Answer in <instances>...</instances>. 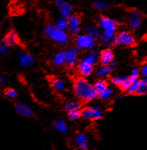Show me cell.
Masks as SVG:
<instances>
[{
	"instance_id": "obj_1",
	"label": "cell",
	"mask_w": 147,
	"mask_h": 150,
	"mask_svg": "<svg viewBox=\"0 0 147 150\" xmlns=\"http://www.w3.org/2000/svg\"><path fill=\"white\" fill-rule=\"evenodd\" d=\"M73 93L80 101L91 102L98 97V94L87 79L82 77L75 79L73 84Z\"/></svg>"
},
{
	"instance_id": "obj_2",
	"label": "cell",
	"mask_w": 147,
	"mask_h": 150,
	"mask_svg": "<svg viewBox=\"0 0 147 150\" xmlns=\"http://www.w3.org/2000/svg\"><path fill=\"white\" fill-rule=\"evenodd\" d=\"M99 62V52L93 50L89 51L81 58L77 66L78 71L81 77L87 79L94 73V67Z\"/></svg>"
},
{
	"instance_id": "obj_3",
	"label": "cell",
	"mask_w": 147,
	"mask_h": 150,
	"mask_svg": "<svg viewBox=\"0 0 147 150\" xmlns=\"http://www.w3.org/2000/svg\"><path fill=\"white\" fill-rule=\"evenodd\" d=\"M145 15L141 11L132 9L128 12L127 16V23L130 31H138L143 24Z\"/></svg>"
},
{
	"instance_id": "obj_4",
	"label": "cell",
	"mask_w": 147,
	"mask_h": 150,
	"mask_svg": "<svg viewBox=\"0 0 147 150\" xmlns=\"http://www.w3.org/2000/svg\"><path fill=\"white\" fill-rule=\"evenodd\" d=\"M97 25L101 30L103 33L110 36H117L118 24L116 20L107 16L101 15L98 18Z\"/></svg>"
},
{
	"instance_id": "obj_5",
	"label": "cell",
	"mask_w": 147,
	"mask_h": 150,
	"mask_svg": "<svg viewBox=\"0 0 147 150\" xmlns=\"http://www.w3.org/2000/svg\"><path fill=\"white\" fill-rule=\"evenodd\" d=\"M75 47L80 50H87V52L95 50L96 47V40L90 37L86 33L79 34L74 39Z\"/></svg>"
},
{
	"instance_id": "obj_6",
	"label": "cell",
	"mask_w": 147,
	"mask_h": 150,
	"mask_svg": "<svg viewBox=\"0 0 147 150\" xmlns=\"http://www.w3.org/2000/svg\"><path fill=\"white\" fill-rule=\"evenodd\" d=\"M81 118L87 121H97L101 119L104 117V112L99 105L93 104L82 108Z\"/></svg>"
},
{
	"instance_id": "obj_7",
	"label": "cell",
	"mask_w": 147,
	"mask_h": 150,
	"mask_svg": "<svg viewBox=\"0 0 147 150\" xmlns=\"http://www.w3.org/2000/svg\"><path fill=\"white\" fill-rule=\"evenodd\" d=\"M81 50L76 47H70L65 50V66L68 68H74L79 63Z\"/></svg>"
},
{
	"instance_id": "obj_8",
	"label": "cell",
	"mask_w": 147,
	"mask_h": 150,
	"mask_svg": "<svg viewBox=\"0 0 147 150\" xmlns=\"http://www.w3.org/2000/svg\"><path fill=\"white\" fill-rule=\"evenodd\" d=\"M135 45V38L130 30H121L116 36V45L130 47Z\"/></svg>"
},
{
	"instance_id": "obj_9",
	"label": "cell",
	"mask_w": 147,
	"mask_h": 150,
	"mask_svg": "<svg viewBox=\"0 0 147 150\" xmlns=\"http://www.w3.org/2000/svg\"><path fill=\"white\" fill-rule=\"evenodd\" d=\"M48 39H50L53 43L61 47H66L70 44V35L67 32L59 30L55 28L53 32L48 36Z\"/></svg>"
},
{
	"instance_id": "obj_10",
	"label": "cell",
	"mask_w": 147,
	"mask_h": 150,
	"mask_svg": "<svg viewBox=\"0 0 147 150\" xmlns=\"http://www.w3.org/2000/svg\"><path fill=\"white\" fill-rule=\"evenodd\" d=\"M67 22H68V31L70 34L76 36L81 34L80 33L81 31L82 25H81V19L78 14L73 13L67 19Z\"/></svg>"
},
{
	"instance_id": "obj_11",
	"label": "cell",
	"mask_w": 147,
	"mask_h": 150,
	"mask_svg": "<svg viewBox=\"0 0 147 150\" xmlns=\"http://www.w3.org/2000/svg\"><path fill=\"white\" fill-rule=\"evenodd\" d=\"M54 2L59 8V13L61 17L68 19L73 14L74 8L71 3L64 0H55Z\"/></svg>"
},
{
	"instance_id": "obj_12",
	"label": "cell",
	"mask_w": 147,
	"mask_h": 150,
	"mask_svg": "<svg viewBox=\"0 0 147 150\" xmlns=\"http://www.w3.org/2000/svg\"><path fill=\"white\" fill-rule=\"evenodd\" d=\"M52 88L56 93L63 95L68 90V84L64 79L60 77H53L50 80Z\"/></svg>"
},
{
	"instance_id": "obj_13",
	"label": "cell",
	"mask_w": 147,
	"mask_h": 150,
	"mask_svg": "<svg viewBox=\"0 0 147 150\" xmlns=\"http://www.w3.org/2000/svg\"><path fill=\"white\" fill-rule=\"evenodd\" d=\"M15 111L25 118H33L35 116V112L32 106L28 104L17 103L15 104Z\"/></svg>"
},
{
	"instance_id": "obj_14",
	"label": "cell",
	"mask_w": 147,
	"mask_h": 150,
	"mask_svg": "<svg viewBox=\"0 0 147 150\" xmlns=\"http://www.w3.org/2000/svg\"><path fill=\"white\" fill-rule=\"evenodd\" d=\"M19 59V66L24 68H28L33 66L35 63L34 57L28 52H24L22 50H19L18 52Z\"/></svg>"
},
{
	"instance_id": "obj_15",
	"label": "cell",
	"mask_w": 147,
	"mask_h": 150,
	"mask_svg": "<svg viewBox=\"0 0 147 150\" xmlns=\"http://www.w3.org/2000/svg\"><path fill=\"white\" fill-rule=\"evenodd\" d=\"M115 60V54L112 48H104L99 52V62L101 65H110Z\"/></svg>"
},
{
	"instance_id": "obj_16",
	"label": "cell",
	"mask_w": 147,
	"mask_h": 150,
	"mask_svg": "<svg viewBox=\"0 0 147 150\" xmlns=\"http://www.w3.org/2000/svg\"><path fill=\"white\" fill-rule=\"evenodd\" d=\"M74 144L78 148L87 150L89 148V141L87 134L84 132H79L74 137Z\"/></svg>"
},
{
	"instance_id": "obj_17",
	"label": "cell",
	"mask_w": 147,
	"mask_h": 150,
	"mask_svg": "<svg viewBox=\"0 0 147 150\" xmlns=\"http://www.w3.org/2000/svg\"><path fill=\"white\" fill-rule=\"evenodd\" d=\"M64 109L67 113L74 111H81L82 110V103L79 100H70L64 103Z\"/></svg>"
},
{
	"instance_id": "obj_18",
	"label": "cell",
	"mask_w": 147,
	"mask_h": 150,
	"mask_svg": "<svg viewBox=\"0 0 147 150\" xmlns=\"http://www.w3.org/2000/svg\"><path fill=\"white\" fill-rule=\"evenodd\" d=\"M100 45H102L104 48H112L116 45V36H110L102 33L99 39Z\"/></svg>"
},
{
	"instance_id": "obj_19",
	"label": "cell",
	"mask_w": 147,
	"mask_h": 150,
	"mask_svg": "<svg viewBox=\"0 0 147 150\" xmlns=\"http://www.w3.org/2000/svg\"><path fill=\"white\" fill-rule=\"evenodd\" d=\"M3 42L8 45V47H14L19 43V37L16 32L15 30L11 29L8 32L5 36Z\"/></svg>"
},
{
	"instance_id": "obj_20",
	"label": "cell",
	"mask_w": 147,
	"mask_h": 150,
	"mask_svg": "<svg viewBox=\"0 0 147 150\" xmlns=\"http://www.w3.org/2000/svg\"><path fill=\"white\" fill-rule=\"evenodd\" d=\"M85 33L94 39L95 40H98L102 36V31L98 28V25H88L85 29Z\"/></svg>"
},
{
	"instance_id": "obj_21",
	"label": "cell",
	"mask_w": 147,
	"mask_h": 150,
	"mask_svg": "<svg viewBox=\"0 0 147 150\" xmlns=\"http://www.w3.org/2000/svg\"><path fill=\"white\" fill-rule=\"evenodd\" d=\"M112 71L113 68L110 65H101L96 70V76L100 79H105L111 76Z\"/></svg>"
},
{
	"instance_id": "obj_22",
	"label": "cell",
	"mask_w": 147,
	"mask_h": 150,
	"mask_svg": "<svg viewBox=\"0 0 147 150\" xmlns=\"http://www.w3.org/2000/svg\"><path fill=\"white\" fill-rule=\"evenodd\" d=\"M52 64L56 67H61L65 65V50H59L53 56Z\"/></svg>"
},
{
	"instance_id": "obj_23",
	"label": "cell",
	"mask_w": 147,
	"mask_h": 150,
	"mask_svg": "<svg viewBox=\"0 0 147 150\" xmlns=\"http://www.w3.org/2000/svg\"><path fill=\"white\" fill-rule=\"evenodd\" d=\"M53 127L56 130H57L59 132L64 134V135H67L69 132V127L67 124L66 121L61 118L56 119L53 122Z\"/></svg>"
},
{
	"instance_id": "obj_24",
	"label": "cell",
	"mask_w": 147,
	"mask_h": 150,
	"mask_svg": "<svg viewBox=\"0 0 147 150\" xmlns=\"http://www.w3.org/2000/svg\"><path fill=\"white\" fill-rule=\"evenodd\" d=\"M93 87H94V89L95 90V91L97 92V93L98 95L101 94V93L105 91L107 89H108L110 87H109V83L107 82V81L102 79H98L97 81H95L94 84H93Z\"/></svg>"
},
{
	"instance_id": "obj_25",
	"label": "cell",
	"mask_w": 147,
	"mask_h": 150,
	"mask_svg": "<svg viewBox=\"0 0 147 150\" xmlns=\"http://www.w3.org/2000/svg\"><path fill=\"white\" fill-rule=\"evenodd\" d=\"M55 26H56V29L59 30L64 31V32H67L68 30V22H67V19H64V18L60 17L58 18L56 21V23L54 24Z\"/></svg>"
},
{
	"instance_id": "obj_26",
	"label": "cell",
	"mask_w": 147,
	"mask_h": 150,
	"mask_svg": "<svg viewBox=\"0 0 147 150\" xmlns=\"http://www.w3.org/2000/svg\"><path fill=\"white\" fill-rule=\"evenodd\" d=\"M139 81L140 86L136 93V96H146V95H147V79L146 78H141Z\"/></svg>"
},
{
	"instance_id": "obj_27",
	"label": "cell",
	"mask_w": 147,
	"mask_h": 150,
	"mask_svg": "<svg viewBox=\"0 0 147 150\" xmlns=\"http://www.w3.org/2000/svg\"><path fill=\"white\" fill-rule=\"evenodd\" d=\"M128 78L129 76H113L110 78V82L112 85L120 87Z\"/></svg>"
},
{
	"instance_id": "obj_28",
	"label": "cell",
	"mask_w": 147,
	"mask_h": 150,
	"mask_svg": "<svg viewBox=\"0 0 147 150\" xmlns=\"http://www.w3.org/2000/svg\"><path fill=\"white\" fill-rule=\"evenodd\" d=\"M113 95H114V90L111 87H109L105 91H104L101 94L98 95V98L101 99V101H108L113 97Z\"/></svg>"
},
{
	"instance_id": "obj_29",
	"label": "cell",
	"mask_w": 147,
	"mask_h": 150,
	"mask_svg": "<svg viewBox=\"0 0 147 150\" xmlns=\"http://www.w3.org/2000/svg\"><path fill=\"white\" fill-rule=\"evenodd\" d=\"M3 96L8 99H14L17 97L18 91L16 89L11 88V87H8L4 90Z\"/></svg>"
},
{
	"instance_id": "obj_30",
	"label": "cell",
	"mask_w": 147,
	"mask_h": 150,
	"mask_svg": "<svg viewBox=\"0 0 147 150\" xmlns=\"http://www.w3.org/2000/svg\"><path fill=\"white\" fill-rule=\"evenodd\" d=\"M93 7L98 11H104L108 8L109 4L104 1H95L93 3Z\"/></svg>"
},
{
	"instance_id": "obj_31",
	"label": "cell",
	"mask_w": 147,
	"mask_h": 150,
	"mask_svg": "<svg viewBox=\"0 0 147 150\" xmlns=\"http://www.w3.org/2000/svg\"><path fill=\"white\" fill-rule=\"evenodd\" d=\"M139 80L132 82V84H131V86H130V87L129 88V90L126 92L127 95H129V96H132V95H136L140 86Z\"/></svg>"
},
{
	"instance_id": "obj_32",
	"label": "cell",
	"mask_w": 147,
	"mask_h": 150,
	"mask_svg": "<svg viewBox=\"0 0 147 150\" xmlns=\"http://www.w3.org/2000/svg\"><path fill=\"white\" fill-rule=\"evenodd\" d=\"M129 77L133 82L135 81L139 80L140 77H141V70H140V69L137 68V67L132 68V70H131V73H130V76Z\"/></svg>"
},
{
	"instance_id": "obj_33",
	"label": "cell",
	"mask_w": 147,
	"mask_h": 150,
	"mask_svg": "<svg viewBox=\"0 0 147 150\" xmlns=\"http://www.w3.org/2000/svg\"><path fill=\"white\" fill-rule=\"evenodd\" d=\"M67 117L70 121H76L81 118V112L74 111L67 113Z\"/></svg>"
},
{
	"instance_id": "obj_34",
	"label": "cell",
	"mask_w": 147,
	"mask_h": 150,
	"mask_svg": "<svg viewBox=\"0 0 147 150\" xmlns=\"http://www.w3.org/2000/svg\"><path fill=\"white\" fill-rule=\"evenodd\" d=\"M132 82H133V81H132L129 79V77L128 79H127V80H126L123 83L122 85L120 87V89H121V91L125 92V93H126V92H127V90H129V88L130 87L131 84H132Z\"/></svg>"
},
{
	"instance_id": "obj_35",
	"label": "cell",
	"mask_w": 147,
	"mask_h": 150,
	"mask_svg": "<svg viewBox=\"0 0 147 150\" xmlns=\"http://www.w3.org/2000/svg\"><path fill=\"white\" fill-rule=\"evenodd\" d=\"M8 48H9V47L2 41V44L0 45V55L3 57L6 56L8 53Z\"/></svg>"
},
{
	"instance_id": "obj_36",
	"label": "cell",
	"mask_w": 147,
	"mask_h": 150,
	"mask_svg": "<svg viewBox=\"0 0 147 150\" xmlns=\"http://www.w3.org/2000/svg\"><path fill=\"white\" fill-rule=\"evenodd\" d=\"M140 70H141V78H146L147 79V62H146L142 65Z\"/></svg>"
},
{
	"instance_id": "obj_37",
	"label": "cell",
	"mask_w": 147,
	"mask_h": 150,
	"mask_svg": "<svg viewBox=\"0 0 147 150\" xmlns=\"http://www.w3.org/2000/svg\"><path fill=\"white\" fill-rule=\"evenodd\" d=\"M7 83V79L5 76H0V85H5Z\"/></svg>"
},
{
	"instance_id": "obj_38",
	"label": "cell",
	"mask_w": 147,
	"mask_h": 150,
	"mask_svg": "<svg viewBox=\"0 0 147 150\" xmlns=\"http://www.w3.org/2000/svg\"><path fill=\"white\" fill-rule=\"evenodd\" d=\"M110 66H111L113 68V70H114V69L116 68V67L118 66V62H117V61H115V60H114L112 62V63L110 64Z\"/></svg>"
},
{
	"instance_id": "obj_39",
	"label": "cell",
	"mask_w": 147,
	"mask_h": 150,
	"mask_svg": "<svg viewBox=\"0 0 147 150\" xmlns=\"http://www.w3.org/2000/svg\"><path fill=\"white\" fill-rule=\"evenodd\" d=\"M115 100H118V101H120V100H121V99L124 98V96H122V95H118V96H115Z\"/></svg>"
},
{
	"instance_id": "obj_40",
	"label": "cell",
	"mask_w": 147,
	"mask_h": 150,
	"mask_svg": "<svg viewBox=\"0 0 147 150\" xmlns=\"http://www.w3.org/2000/svg\"><path fill=\"white\" fill-rule=\"evenodd\" d=\"M76 150H85V149H80V148H78V149H77Z\"/></svg>"
},
{
	"instance_id": "obj_41",
	"label": "cell",
	"mask_w": 147,
	"mask_h": 150,
	"mask_svg": "<svg viewBox=\"0 0 147 150\" xmlns=\"http://www.w3.org/2000/svg\"><path fill=\"white\" fill-rule=\"evenodd\" d=\"M1 25H2V22L0 21V27H1Z\"/></svg>"
}]
</instances>
